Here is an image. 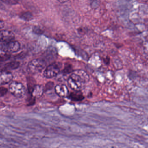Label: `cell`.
I'll return each mask as SVG.
<instances>
[{"instance_id":"6da1fadb","label":"cell","mask_w":148,"mask_h":148,"mask_svg":"<svg viewBox=\"0 0 148 148\" xmlns=\"http://www.w3.org/2000/svg\"><path fill=\"white\" fill-rule=\"evenodd\" d=\"M89 77L86 72L81 71L73 73L68 79V86L73 91H80L84 83L89 79Z\"/></svg>"},{"instance_id":"7a4b0ae2","label":"cell","mask_w":148,"mask_h":148,"mask_svg":"<svg viewBox=\"0 0 148 148\" xmlns=\"http://www.w3.org/2000/svg\"><path fill=\"white\" fill-rule=\"evenodd\" d=\"M46 65V62L43 59H34L28 64L27 70L32 74H36L42 71Z\"/></svg>"},{"instance_id":"3957f363","label":"cell","mask_w":148,"mask_h":148,"mask_svg":"<svg viewBox=\"0 0 148 148\" xmlns=\"http://www.w3.org/2000/svg\"><path fill=\"white\" fill-rule=\"evenodd\" d=\"M20 49L21 45L19 42L14 40L0 43V50L6 53L17 52Z\"/></svg>"},{"instance_id":"277c9868","label":"cell","mask_w":148,"mask_h":148,"mask_svg":"<svg viewBox=\"0 0 148 148\" xmlns=\"http://www.w3.org/2000/svg\"><path fill=\"white\" fill-rule=\"evenodd\" d=\"M10 92L15 97L21 98L25 96L26 88L22 83L17 81H13L9 86Z\"/></svg>"},{"instance_id":"5b68a950","label":"cell","mask_w":148,"mask_h":148,"mask_svg":"<svg viewBox=\"0 0 148 148\" xmlns=\"http://www.w3.org/2000/svg\"><path fill=\"white\" fill-rule=\"evenodd\" d=\"M61 64L54 62L47 66L44 73L45 77L51 78L58 76L60 71Z\"/></svg>"},{"instance_id":"8992f818","label":"cell","mask_w":148,"mask_h":148,"mask_svg":"<svg viewBox=\"0 0 148 148\" xmlns=\"http://www.w3.org/2000/svg\"><path fill=\"white\" fill-rule=\"evenodd\" d=\"M14 39L15 35L12 32L8 30H0V42H9Z\"/></svg>"},{"instance_id":"52a82bcc","label":"cell","mask_w":148,"mask_h":148,"mask_svg":"<svg viewBox=\"0 0 148 148\" xmlns=\"http://www.w3.org/2000/svg\"><path fill=\"white\" fill-rule=\"evenodd\" d=\"M13 75L8 71H0V85L6 84L12 81Z\"/></svg>"},{"instance_id":"ba28073f","label":"cell","mask_w":148,"mask_h":148,"mask_svg":"<svg viewBox=\"0 0 148 148\" xmlns=\"http://www.w3.org/2000/svg\"><path fill=\"white\" fill-rule=\"evenodd\" d=\"M56 94L61 97H66L69 94V91L66 86L64 84H58L55 87Z\"/></svg>"},{"instance_id":"9c48e42d","label":"cell","mask_w":148,"mask_h":148,"mask_svg":"<svg viewBox=\"0 0 148 148\" xmlns=\"http://www.w3.org/2000/svg\"><path fill=\"white\" fill-rule=\"evenodd\" d=\"M20 63L18 61H14L8 62L0 66V71H8L17 69L19 66Z\"/></svg>"},{"instance_id":"30bf717a","label":"cell","mask_w":148,"mask_h":148,"mask_svg":"<svg viewBox=\"0 0 148 148\" xmlns=\"http://www.w3.org/2000/svg\"><path fill=\"white\" fill-rule=\"evenodd\" d=\"M68 96L69 99L76 102L82 101L84 99V97L81 91H74L69 94Z\"/></svg>"},{"instance_id":"8fae6325","label":"cell","mask_w":148,"mask_h":148,"mask_svg":"<svg viewBox=\"0 0 148 148\" xmlns=\"http://www.w3.org/2000/svg\"><path fill=\"white\" fill-rule=\"evenodd\" d=\"M44 91H45V89L43 86L35 85L32 90V96L34 98L40 97L43 95Z\"/></svg>"},{"instance_id":"7c38bea8","label":"cell","mask_w":148,"mask_h":148,"mask_svg":"<svg viewBox=\"0 0 148 148\" xmlns=\"http://www.w3.org/2000/svg\"><path fill=\"white\" fill-rule=\"evenodd\" d=\"M20 18L23 20L29 21L32 20L33 15L32 13L29 12H25L21 13L20 15Z\"/></svg>"},{"instance_id":"4fadbf2b","label":"cell","mask_w":148,"mask_h":148,"mask_svg":"<svg viewBox=\"0 0 148 148\" xmlns=\"http://www.w3.org/2000/svg\"><path fill=\"white\" fill-rule=\"evenodd\" d=\"M72 67L71 65L70 64L66 65L65 67L64 70L62 71V73L64 75H66V74H69L72 72Z\"/></svg>"},{"instance_id":"5bb4252c","label":"cell","mask_w":148,"mask_h":148,"mask_svg":"<svg viewBox=\"0 0 148 148\" xmlns=\"http://www.w3.org/2000/svg\"><path fill=\"white\" fill-rule=\"evenodd\" d=\"M10 57L11 56L8 53H6L5 54L0 55V63L1 64L5 61H7L10 59Z\"/></svg>"},{"instance_id":"9a60e30c","label":"cell","mask_w":148,"mask_h":148,"mask_svg":"<svg viewBox=\"0 0 148 148\" xmlns=\"http://www.w3.org/2000/svg\"><path fill=\"white\" fill-rule=\"evenodd\" d=\"M2 2L7 4V5H16L18 4V0H1Z\"/></svg>"},{"instance_id":"2e32d148","label":"cell","mask_w":148,"mask_h":148,"mask_svg":"<svg viewBox=\"0 0 148 148\" xmlns=\"http://www.w3.org/2000/svg\"><path fill=\"white\" fill-rule=\"evenodd\" d=\"M8 92L7 88L4 87H0V97L5 96Z\"/></svg>"},{"instance_id":"e0dca14e","label":"cell","mask_w":148,"mask_h":148,"mask_svg":"<svg viewBox=\"0 0 148 148\" xmlns=\"http://www.w3.org/2000/svg\"><path fill=\"white\" fill-rule=\"evenodd\" d=\"M4 25H5V23L4 21L0 20V30H1L4 27Z\"/></svg>"},{"instance_id":"ac0fdd59","label":"cell","mask_w":148,"mask_h":148,"mask_svg":"<svg viewBox=\"0 0 148 148\" xmlns=\"http://www.w3.org/2000/svg\"><path fill=\"white\" fill-rule=\"evenodd\" d=\"M104 62L106 64H108L110 63V59L109 58H106L104 59Z\"/></svg>"},{"instance_id":"d6986e66","label":"cell","mask_w":148,"mask_h":148,"mask_svg":"<svg viewBox=\"0 0 148 148\" xmlns=\"http://www.w3.org/2000/svg\"><path fill=\"white\" fill-rule=\"evenodd\" d=\"M0 43H1V42H0Z\"/></svg>"}]
</instances>
